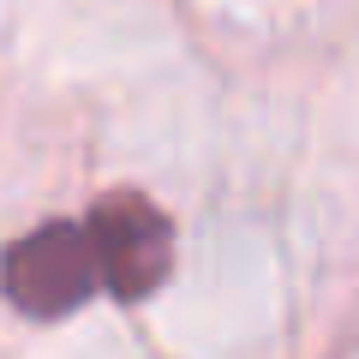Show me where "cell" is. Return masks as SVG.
<instances>
[{
	"label": "cell",
	"mask_w": 359,
	"mask_h": 359,
	"mask_svg": "<svg viewBox=\"0 0 359 359\" xmlns=\"http://www.w3.org/2000/svg\"><path fill=\"white\" fill-rule=\"evenodd\" d=\"M84 240H90V264H96V287H108L114 299H150L168 282L174 228L150 198L138 192L102 198L84 222Z\"/></svg>",
	"instance_id": "6da1fadb"
},
{
	"label": "cell",
	"mask_w": 359,
	"mask_h": 359,
	"mask_svg": "<svg viewBox=\"0 0 359 359\" xmlns=\"http://www.w3.org/2000/svg\"><path fill=\"white\" fill-rule=\"evenodd\" d=\"M0 287L25 318H66L96 294V264H90V240L72 222H48V228L25 233L6 245L0 264Z\"/></svg>",
	"instance_id": "7a4b0ae2"
}]
</instances>
